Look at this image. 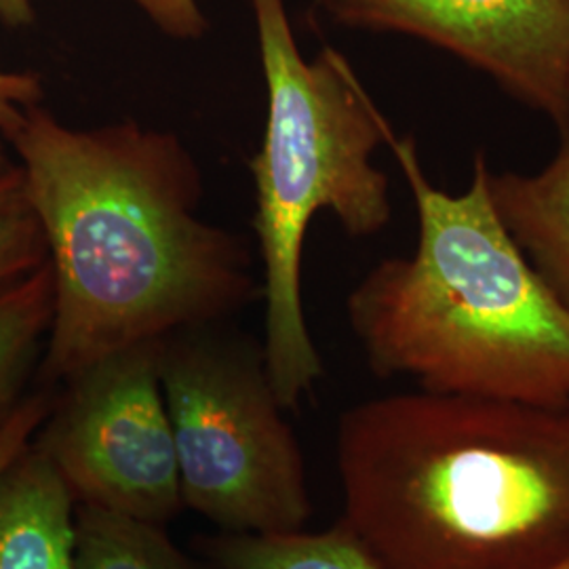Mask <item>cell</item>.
Here are the masks:
<instances>
[{
	"instance_id": "2e32d148",
	"label": "cell",
	"mask_w": 569,
	"mask_h": 569,
	"mask_svg": "<svg viewBox=\"0 0 569 569\" xmlns=\"http://www.w3.org/2000/svg\"><path fill=\"white\" fill-rule=\"evenodd\" d=\"M163 34L176 41H199L209 28L199 0H131Z\"/></svg>"
},
{
	"instance_id": "3957f363",
	"label": "cell",
	"mask_w": 569,
	"mask_h": 569,
	"mask_svg": "<svg viewBox=\"0 0 569 569\" xmlns=\"http://www.w3.org/2000/svg\"><path fill=\"white\" fill-rule=\"evenodd\" d=\"M385 143L416 203L418 244L348 293L367 367L437 395L569 401V310L500 220L486 154L467 190L449 194L430 183L411 138L388 124Z\"/></svg>"
},
{
	"instance_id": "7c38bea8",
	"label": "cell",
	"mask_w": 569,
	"mask_h": 569,
	"mask_svg": "<svg viewBox=\"0 0 569 569\" xmlns=\"http://www.w3.org/2000/svg\"><path fill=\"white\" fill-rule=\"evenodd\" d=\"M74 569H201L164 526L77 505Z\"/></svg>"
},
{
	"instance_id": "4fadbf2b",
	"label": "cell",
	"mask_w": 569,
	"mask_h": 569,
	"mask_svg": "<svg viewBox=\"0 0 569 569\" xmlns=\"http://www.w3.org/2000/svg\"><path fill=\"white\" fill-rule=\"evenodd\" d=\"M47 262L41 226L28 203L20 167L0 176V289Z\"/></svg>"
},
{
	"instance_id": "6da1fadb",
	"label": "cell",
	"mask_w": 569,
	"mask_h": 569,
	"mask_svg": "<svg viewBox=\"0 0 569 569\" xmlns=\"http://www.w3.org/2000/svg\"><path fill=\"white\" fill-rule=\"evenodd\" d=\"M9 148L53 279L44 387L222 323L260 296L247 244L199 216L201 171L176 133L133 121L77 129L37 103Z\"/></svg>"
},
{
	"instance_id": "5b68a950",
	"label": "cell",
	"mask_w": 569,
	"mask_h": 569,
	"mask_svg": "<svg viewBox=\"0 0 569 569\" xmlns=\"http://www.w3.org/2000/svg\"><path fill=\"white\" fill-rule=\"evenodd\" d=\"M159 376L183 507L220 531L284 533L312 515L302 446L266 371L262 346L216 326L169 336Z\"/></svg>"
},
{
	"instance_id": "8992f818",
	"label": "cell",
	"mask_w": 569,
	"mask_h": 569,
	"mask_svg": "<svg viewBox=\"0 0 569 569\" xmlns=\"http://www.w3.org/2000/svg\"><path fill=\"white\" fill-rule=\"evenodd\" d=\"M159 348L122 350L66 380L32 443L77 505L167 526L186 507Z\"/></svg>"
},
{
	"instance_id": "ac0fdd59",
	"label": "cell",
	"mask_w": 569,
	"mask_h": 569,
	"mask_svg": "<svg viewBox=\"0 0 569 569\" xmlns=\"http://www.w3.org/2000/svg\"><path fill=\"white\" fill-rule=\"evenodd\" d=\"M561 133V142H569V112H568V121L563 124V129L559 131Z\"/></svg>"
},
{
	"instance_id": "7a4b0ae2",
	"label": "cell",
	"mask_w": 569,
	"mask_h": 569,
	"mask_svg": "<svg viewBox=\"0 0 569 569\" xmlns=\"http://www.w3.org/2000/svg\"><path fill=\"white\" fill-rule=\"evenodd\" d=\"M342 521L387 569H552L569 557V401L425 390L346 409Z\"/></svg>"
},
{
	"instance_id": "ba28073f",
	"label": "cell",
	"mask_w": 569,
	"mask_h": 569,
	"mask_svg": "<svg viewBox=\"0 0 569 569\" xmlns=\"http://www.w3.org/2000/svg\"><path fill=\"white\" fill-rule=\"evenodd\" d=\"M77 502L34 443L0 472V569H74Z\"/></svg>"
},
{
	"instance_id": "52a82bcc",
	"label": "cell",
	"mask_w": 569,
	"mask_h": 569,
	"mask_svg": "<svg viewBox=\"0 0 569 569\" xmlns=\"http://www.w3.org/2000/svg\"><path fill=\"white\" fill-rule=\"evenodd\" d=\"M346 28L435 44L561 131L569 112V0H317Z\"/></svg>"
},
{
	"instance_id": "8fae6325",
	"label": "cell",
	"mask_w": 569,
	"mask_h": 569,
	"mask_svg": "<svg viewBox=\"0 0 569 569\" xmlns=\"http://www.w3.org/2000/svg\"><path fill=\"white\" fill-rule=\"evenodd\" d=\"M53 317V279L44 262L0 289V425L28 395L32 369L41 366Z\"/></svg>"
},
{
	"instance_id": "9c48e42d",
	"label": "cell",
	"mask_w": 569,
	"mask_h": 569,
	"mask_svg": "<svg viewBox=\"0 0 569 569\" xmlns=\"http://www.w3.org/2000/svg\"><path fill=\"white\" fill-rule=\"evenodd\" d=\"M491 199L512 239L569 310V142L538 173H489Z\"/></svg>"
},
{
	"instance_id": "9a60e30c",
	"label": "cell",
	"mask_w": 569,
	"mask_h": 569,
	"mask_svg": "<svg viewBox=\"0 0 569 569\" xmlns=\"http://www.w3.org/2000/svg\"><path fill=\"white\" fill-rule=\"evenodd\" d=\"M53 403L51 388L28 392L0 425V472L28 448Z\"/></svg>"
},
{
	"instance_id": "277c9868",
	"label": "cell",
	"mask_w": 569,
	"mask_h": 569,
	"mask_svg": "<svg viewBox=\"0 0 569 569\" xmlns=\"http://www.w3.org/2000/svg\"><path fill=\"white\" fill-rule=\"evenodd\" d=\"M264 72V136L249 161L253 232L262 266L266 371L291 411L323 378L306 323L302 256L312 220L329 211L350 237H373L392 218L388 176L373 164L388 121L342 53L306 60L284 0H249Z\"/></svg>"
},
{
	"instance_id": "e0dca14e",
	"label": "cell",
	"mask_w": 569,
	"mask_h": 569,
	"mask_svg": "<svg viewBox=\"0 0 569 569\" xmlns=\"http://www.w3.org/2000/svg\"><path fill=\"white\" fill-rule=\"evenodd\" d=\"M34 21V0H0V28H23Z\"/></svg>"
},
{
	"instance_id": "5bb4252c",
	"label": "cell",
	"mask_w": 569,
	"mask_h": 569,
	"mask_svg": "<svg viewBox=\"0 0 569 569\" xmlns=\"http://www.w3.org/2000/svg\"><path fill=\"white\" fill-rule=\"evenodd\" d=\"M42 100V82L34 72L7 70L0 66V176L16 167L9 154V136L23 112Z\"/></svg>"
},
{
	"instance_id": "d6986e66",
	"label": "cell",
	"mask_w": 569,
	"mask_h": 569,
	"mask_svg": "<svg viewBox=\"0 0 569 569\" xmlns=\"http://www.w3.org/2000/svg\"><path fill=\"white\" fill-rule=\"evenodd\" d=\"M552 569H569V557H568V559H566V561H561V563H559V566H557V568H552Z\"/></svg>"
},
{
	"instance_id": "30bf717a",
	"label": "cell",
	"mask_w": 569,
	"mask_h": 569,
	"mask_svg": "<svg viewBox=\"0 0 569 569\" xmlns=\"http://www.w3.org/2000/svg\"><path fill=\"white\" fill-rule=\"evenodd\" d=\"M194 549L211 569H387L342 519L323 531L207 533Z\"/></svg>"
}]
</instances>
